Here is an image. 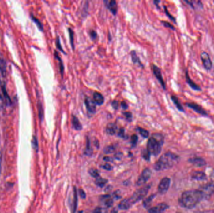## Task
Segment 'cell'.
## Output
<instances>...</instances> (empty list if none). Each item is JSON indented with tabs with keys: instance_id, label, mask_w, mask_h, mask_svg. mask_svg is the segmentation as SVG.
<instances>
[{
	"instance_id": "29",
	"label": "cell",
	"mask_w": 214,
	"mask_h": 213,
	"mask_svg": "<svg viewBox=\"0 0 214 213\" xmlns=\"http://www.w3.org/2000/svg\"><path fill=\"white\" fill-rule=\"evenodd\" d=\"M54 56H55V57L59 61V65H60V73L62 74V76H63V73H64V65H63V61L61 59V58L59 56V54L58 53H57L56 51H54Z\"/></svg>"
},
{
	"instance_id": "24",
	"label": "cell",
	"mask_w": 214,
	"mask_h": 213,
	"mask_svg": "<svg viewBox=\"0 0 214 213\" xmlns=\"http://www.w3.org/2000/svg\"><path fill=\"white\" fill-rule=\"evenodd\" d=\"M2 91L3 93V98L5 102V104L7 105H11V99L9 96H8L6 88H5V85L4 84H2Z\"/></svg>"
},
{
	"instance_id": "25",
	"label": "cell",
	"mask_w": 214,
	"mask_h": 213,
	"mask_svg": "<svg viewBox=\"0 0 214 213\" xmlns=\"http://www.w3.org/2000/svg\"><path fill=\"white\" fill-rule=\"evenodd\" d=\"M73 201L72 204V213H75L77 205H78V196H77V191L76 188L75 187L73 189Z\"/></svg>"
},
{
	"instance_id": "46",
	"label": "cell",
	"mask_w": 214,
	"mask_h": 213,
	"mask_svg": "<svg viewBox=\"0 0 214 213\" xmlns=\"http://www.w3.org/2000/svg\"><path fill=\"white\" fill-rule=\"evenodd\" d=\"M118 136L120 138H124L125 137V130L124 128H121L118 132Z\"/></svg>"
},
{
	"instance_id": "18",
	"label": "cell",
	"mask_w": 214,
	"mask_h": 213,
	"mask_svg": "<svg viewBox=\"0 0 214 213\" xmlns=\"http://www.w3.org/2000/svg\"><path fill=\"white\" fill-rule=\"evenodd\" d=\"M191 177L197 181H204L207 179L206 174L202 171H194L192 173Z\"/></svg>"
},
{
	"instance_id": "28",
	"label": "cell",
	"mask_w": 214,
	"mask_h": 213,
	"mask_svg": "<svg viewBox=\"0 0 214 213\" xmlns=\"http://www.w3.org/2000/svg\"><path fill=\"white\" fill-rule=\"evenodd\" d=\"M155 197V194H152L150 196H149L148 198H147L146 200L143 203V205L145 207V208H148L152 203V202L153 201V200H154V198Z\"/></svg>"
},
{
	"instance_id": "27",
	"label": "cell",
	"mask_w": 214,
	"mask_h": 213,
	"mask_svg": "<svg viewBox=\"0 0 214 213\" xmlns=\"http://www.w3.org/2000/svg\"><path fill=\"white\" fill-rule=\"evenodd\" d=\"M185 2L188 3L189 5H190L193 9H199V8H201L203 7L202 2H199V1H196V2L186 1Z\"/></svg>"
},
{
	"instance_id": "51",
	"label": "cell",
	"mask_w": 214,
	"mask_h": 213,
	"mask_svg": "<svg viewBox=\"0 0 214 213\" xmlns=\"http://www.w3.org/2000/svg\"><path fill=\"white\" fill-rule=\"evenodd\" d=\"M93 213H102V208L101 207H96Z\"/></svg>"
},
{
	"instance_id": "38",
	"label": "cell",
	"mask_w": 214,
	"mask_h": 213,
	"mask_svg": "<svg viewBox=\"0 0 214 213\" xmlns=\"http://www.w3.org/2000/svg\"><path fill=\"white\" fill-rule=\"evenodd\" d=\"M32 19H33V21H34V22L36 24V25L38 26V27L39 29L40 30L43 31V24H42L39 21V20H38L37 18H36L34 17H32Z\"/></svg>"
},
{
	"instance_id": "52",
	"label": "cell",
	"mask_w": 214,
	"mask_h": 213,
	"mask_svg": "<svg viewBox=\"0 0 214 213\" xmlns=\"http://www.w3.org/2000/svg\"><path fill=\"white\" fill-rule=\"evenodd\" d=\"M2 159H3V156L2 152H0V174H1L2 172Z\"/></svg>"
},
{
	"instance_id": "14",
	"label": "cell",
	"mask_w": 214,
	"mask_h": 213,
	"mask_svg": "<svg viewBox=\"0 0 214 213\" xmlns=\"http://www.w3.org/2000/svg\"><path fill=\"white\" fill-rule=\"evenodd\" d=\"M93 101L96 105L98 106H101L104 103L105 98L100 93L96 92V91L93 94Z\"/></svg>"
},
{
	"instance_id": "33",
	"label": "cell",
	"mask_w": 214,
	"mask_h": 213,
	"mask_svg": "<svg viewBox=\"0 0 214 213\" xmlns=\"http://www.w3.org/2000/svg\"><path fill=\"white\" fill-rule=\"evenodd\" d=\"M32 145L33 149L37 152L38 151V142L36 136L33 137V139L32 141Z\"/></svg>"
},
{
	"instance_id": "39",
	"label": "cell",
	"mask_w": 214,
	"mask_h": 213,
	"mask_svg": "<svg viewBox=\"0 0 214 213\" xmlns=\"http://www.w3.org/2000/svg\"><path fill=\"white\" fill-rule=\"evenodd\" d=\"M141 155H142V157L144 158V159H145L146 160H149L150 154L149 153V152L148 151L147 149L143 151V152L141 153Z\"/></svg>"
},
{
	"instance_id": "13",
	"label": "cell",
	"mask_w": 214,
	"mask_h": 213,
	"mask_svg": "<svg viewBox=\"0 0 214 213\" xmlns=\"http://www.w3.org/2000/svg\"><path fill=\"white\" fill-rule=\"evenodd\" d=\"M189 163L197 167H202L206 165L205 161L201 157H193L189 160Z\"/></svg>"
},
{
	"instance_id": "41",
	"label": "cell",
	"mask_w": 214,
	"mask_h": 213,
	"mask_svg": "<svg viewBox=\"0 0 214 213\" xmlns=\"http://www.w3.org/2000/svg\"><path fill=\"white\" fill-rule=\"evenodd\" d=\"M131 140H132V146L134 147L136 146L137 141H138V136L136 134H133L131 137Z\"/></svg>"
},
{
	"instance_id": "16",
	"label": "cell",
	"mask_w": 214,
	"mask_h": 213,
	"mask_svg": "<svg viewBox=\"0 0 214 213\" xmlns=\"http://www.w3.org/2000/svg\"><path fill=\"white\" fill-rule=\"evenodd\" d=\"M100 200L102 203L106 207H110L113 205V200L110 195H104L101 196Z\"/></svg>"
},
{
	"instance_id": "11",
	"label": "cell",
	"mask_w": 214,
	"mask_h": 213,
	"mask_svg": "<svg viewBox=\"0 0 214 213\" xmlns=\"http://www.w3.org/2000/svg\"><path fill=\"white\" fill-rule=\"evenodd\" d=\"M168 205L166 203H160L157 206L148 209L149 213H163L168 208Z\"/></svg>"
},
{
	"instance_id": "53",
	"label": "cell",
	"mask_w": 214,
	"mask_h": 213,
	"mask_svg": "<svg viewBox=\"0 0 214 213\" xmlns=\"http://www.w3.org/2000/svg\"><path fill=\"white\" fill-rule=\"evenodd\" d=\"M121 106L123 109H126L128 108V105L126 103L125 101H122L121 103Z\"/></svg>"
},
{
	"instance_id": "30",
	"label": "cell",
	"mask_w": 214,
	"mask_h": 213,
	"mask_svg": "<svg viewBox=\"0 0 214 213\" xmlns=\"http://www.w3.org/2000/svg\"><path fill=\"white\" fill-rule=\"evenodd\" d=\"M131 56H132V61L135 63V64H140V66H142L140 61V59L138 57V56L136 53V52L135 51H132L131 52Z\"/></svg>"
},
{
	"instance_id": "8",
	"label": "cell",
	"mask_w": 214,
	"mask_h": 213,
	"mask_svg": "<svg viewBox=\"0 0 214 213\" xmlns=\"http://www.w3.org/2000/svg\"><path fill=\"white\" fill-rule=\"evenodd\" d=\"M185 105H186V106L188 108L192 109L193 111L198 113V114L204 116H208V113L206 112V111L201 105H198L197 103L192 102V103H187Z\"/></svg>"
},
{
	"instance_id": "50",
	"label": "cell",
	"mask_w": 214,
	"mask_h": 213,
	"mask_svg": "<svg viewBox=\"0 0 214 213\" xmlns=\"http://www.w3.org/2000/svg\"><path fill=\"white\" fill-rule=\"evenodd\" d=\"M90 36L92 39H96V38L97 37V33L94 30H92L90 31Z\"/></svg>"
},
{
	"instance_id": "48",
	"label": "cell",
	"mask_w": 214,
	"mask_h": 213,
	"mask_svg": "<svg viewBox=\"0 0 214 213\" xmlns=\"http://www.w3.org/2000/svg\"><path fill=\"white\" fill-rule=\"evenodd\" d=\"M165 13L167 14V16L171 19V20H172V21H174V22H175V19L172 17V16H171V15H170V14L168 13V10H167V8L165 6Z\"/></svg>"
},
{
	"instance_id": "49",
	"label": "cell",
	"mask_w": 214,
	"mask_h": 213,
	"mask_svg": "<svg viewBox=\"0 0 214 213\" xmlns=\"http://www.w3.org/2000/svg\"><path fill=\"white\" fill-rule=\"evenodd\" d=\"M79 194H80V196L81 198L84 199L85 197H86V194H85V193L84 192V191L83 189H79Z\"/></svg>"
},
{
	"instance_id": "43",
	"label": "cell",
	"mask_w": 214,
	"mask_h": 213,
	"mask_svg": "<svg viewBox=\"0 0 214 213\" xmlns=\"http://www.w3.org/2000/svg\"><path fill=\"white\" fill-rule=\"evenodd\" d=\"M162 23H163V24L165 26V27H167V28H170V29H172V30H175V28L174 27V26L173 25H172V24H171L170 23H168V22H167V21H162Z\"/></svg>"
},
{
	"instance_id": "55",
	"label": "cell",
	"mask_w": 214,
	"mask_h": 213,
	"mask_svg": "<svg viewBox=\"0 0 214 213\" xmlns=\"http://www.w3.org/2000/svg\"><path fill=\"white\" fill-rule=\"evenodd\" d=\"M177 213H180V212H177Z\"/></svg>"
},
{
	"instance_id": "1",
	"label": "cell",
	"mask_w": 214,
	"mask_h": 213,
	"mask_svg": "<svg viewBox=\"0 0 214 213\" xmlns=\"http://www.w3.org/2000/svg\"><path fill=\"white\" fill-rule=\"evenodd\" d=\"M203 200V196L198 189L185 191L179 199V204L181 206L192 209Z\"/></svg>"
},
{
	"instance_id": "9",
	"label": "cell",
	"mask_w": 214,
	"mask_h": 213,
	"mask_svg": "<svg viewBox=\"0 0 214 213\" xmlns=\"http://www.w3.org/2000/svg\"><path fill=\"white\" fill-rule=\"evenodd\" d=\"M201 58L202 60V62L204 68L207 70H210L212 68V62L210 58L209 54L207 52H202L201 54Z\"/></svg>"
},
{
	"instance_id": "10",
	"label": "cell",
	"mask_w": 214,
	"mask_h": 213,
	"mask_svg": "<svg viewBox=\"0 0 214 213\" xmlns=\"http://www.w3.org/2000/svg\"><path fill=\"white\" fill-rule=\"evenodd\" d=\"M170 184V179L168 178H163L159 185L158 190L160 194H165L168 190Z\"/></svg>"
},
{
	"instance_id": "7",
	"label": "cell",
	"mask_w": 214,
	"mask_h": 213,
	"mask_svg": "<svg viewBox=\"0 0 214 213\" xmlns=\"http://www.w3.org/2000/svg\"><path fill=\"white\" fill-rule=\"evenodd\" d=\"M151 67H152V72H153L155 76L156 77V79H158L159 83L161 84L164 90H165L166 89L165 83L164 82V80H163V76H162V72H161L160 69L158 66H156V65H155L153 64H152Z\"/></svg>"
},
{
	"instance_id": "22",
	"label": "cell",
	"mask_w": 214,
	"mask_h": 213,
	"mask_svg": "<svg viewBox=\"0 0 214 213\" xmlns=\"http://www.w3.org/2000/svg\"><path fill=\"white\" fill-rule=\"evenodd\" d=\"M131 204L128 201V199H125V200H122L118 204V207L120 209L122 210H126L129 209L131 207Z\"/></svg>"
},
{
	"instance_id": "12",
	"label": "cell",
	"mask_w": 214,
	"mask_h": 213,
	"mask_svg": "<svg viewBox=\"0 0 214 213\" xmlns=\"http://www.w3.org/2000/svg\"><path fill=\"white\" fill-rule=\"evenodd\" d=\"M84 104L86 105V108L87 110L92 113H94L96 111V104L94 102L92 99L89 97H85Z\"/></svg>"
},
{
	"instance_id": "2",
	"label": "cell",
	"mask_w": 214,
	"mask_h": 213,
	"mask_svg": "<svg viewBox=\"0 0 214 213\" xmlns=\"http://www.w3.org/2000/svg\"><path fill=\"white\" fill-rule=\"evenodd\" d=\"M179 156L172 152H167L163 154L155 165L156 171L167 169L174 166L179 161Z\"/></svg>"
},
{
	"instance_id": "35",
	"label": "cell",
	"mask_w": 214,
	"mask_h": 213,
	"mask_svg": "<svg viewBox=\"0 0 214 213\" xmlns=\"http://www.w3.org/2000/svg\"><path fill=\"white\" fill-rule=\"evenodd\" d=\"M85 154L87 155L90 156L92 154V149L90 148V140L88 138H87V146H86V149H85Z\"/></svg>"
},
{
	"instance_id": "36",
	"label": "cell",
	"mask_w": 214,
	"mask_h": 213,
	"mask_svg": "<svg viewBox=\"0 0 214 213\" xmlns=\"http://www.w3.org/2000/svg\"><path fill=\"white\" fill-rule=\"evenodd\" d=\"M115 148L113 146H108L104 149V152L105 154H110L115 151Z\"/></svg>"
},
{
	"instance_id": "3",
	"label": "cell",
	"mask_w": 214,
	"mask_h": 213,
	"mask_svg": "<svg viewBox=\"0 0 214 213\" xmlns=\"http://www.w3.org/2000/svg\"><path fill=\"white\" fill-rule=\"evenodd\" d=\"M163 141L164 138L161 134H153L147 143V150L149 153L153 156H158L161 152Z\"/></svg>"
},
{
	"instance_id": "19",
	"label": "cell",
	"mask_w": 214,
	"mask_h": 213,
	"mask_svg": "<svg viewBox=\"0 0 214 213\" xmlns=\"http://www.w3.org/2000/svg\"><path fill=\"white\" fill-rule=\"evenodd\" d=\"M106 6L114 15H116L117 13L118 6H117V2L115 1V0H111V1L109 2H107V5H106Z\"/></svg>"
},
{
	"instance_id": "26",
	"label": "cell",
	"mask_w": 214,
	"mask_h": 213,
	"mask_svg": "<svg viewBox=\"0 0 214 213\" xmlns=\"http://www.w3.org/2000/svg\"><path fill=\"white\" fill-rule=\"evenodd\" d=\"M107 182H108L107 179L102 178H99V177L97 178L95 180V184L99 188H103Z\"/></svg>"
},
{
	"instance_id": "17",
	"label": "cell",
	"mask_w": 214,
	"mask_h": 213,
	"mask_svg": "<svg viewBox=\"0 0 214 213\" xmlns=\"http://www.w3.org/2000/svg\"><path fill=\"white\" fill-rule=\"evenodd\" d=\"M117 126L115 123H108L106 127V132L109 135H114L115 134L117 131Z\"/></svg>"
},
{
	"instance_id": "4",
	"label": "cell",
	"mask_w": 214,
	"mask_h": 213,
	"mask_svg": "<svg viewBox=\"0 0 214 213\" xmlns=\"http://www.w3.org/2000/svg\"><path fill=\"white\" fill-rule=\"evenodd\" d=\"M151 187V184H148L147 186H145L144 188H141L138 190H137L132 196L128 199L131 206H133L134 204H135L137 202L140 201L143 198L146 196L148 192L149 191Z\"/></svg>"
},
{
	"instance_id": "15",
	"label": "cell",
	"mask_w": 214,
	"mask_h": 213,
	"mask_svg": "<svg viewBox=\"0 0 214 213\" xmlns=\"http://www.w3.org/2000/svg\"><path fill=\"white\" fill-rule=\"evenodd\" d=\"M185 79H186L187 83L189 84V86L192 89H193V90H195V91H201V88L192 80V79L190 78V77L189 76V75L188 74L187 71L186 72V73H185Z\"/></svg>"
},
{
	"instance_id": "20",
	"label": "cell",
	"mask_w": 214,
	"mask_h": 213,
	"mask_svg": "<svg viewBox=\"0 0 214 213\" xmlns=\"http://www.w3.org/2000/svg\"><path fill=\"white\" fill-rule=\"evenodd\" d=\"M6 62L3 54L0 53V73L3 76L6 73Z\"/></svg>"
},
{
	"instance_id": "23",
	"label": "cell",
	"mask_w": 214,
	"mask_h": 213,
	"mask_svg": "<svg viewBox=\"0 0 214 213\" xmlns=\"http://www.w3.org/2000/svg\"><path fill=\"white\" fill-rule=\"evenodd\" d=\"M171 99H172V101L174 102V103L175 105L176 106L177 108L180 111L183 112V111H184V108H183V106L182 105L181 103L180 102L177 96L173 95V96H171Z\"/></svg>"
},
{
	"instance_id": "40",
	"label": "cell",
	"mask_w": 214,
	"mask_h": 213,
	"mask_svg": "<svg viewBox=\"0 0 214 213\" xmlns=\"http://www.w3.org/2000/svg\"><path fill=\"white\" fill-rule=\"evenodd\" d=\"M123 115L126 118V119L128 121H131L132 119V114L130 112H123Z\"/></svg>"
},
{
	"instance_id": "45",
	"label": "cell",
	"mask_w": 214,
	"mask_h": 213,
	"mask_svg": "<svg viewBox=\"0 0 214 213\" xmlns=\"http://www.w3.org/2000/svg\"><path fill=\"white\" fill-rule=\"evenodd\" d=\"M111 106L115 109H118V107H119V103L117 101L115 100L111 103Z\"/></svg>"
},
{
	"instance_id": "32",
	"label": "cell",
	"mask_w": 214,
	"mask_h": 213,
	"mask_svg": "<svg viewBox=\"0 0 214 213\" xmlns=\"http://www.w3.org/2000/svg\"><path fill=\"white\" fill-rule=\"evenodd\" d=\"M68 33H69V35L71 47L73 48V49H74L75 48V46H74V32H73V30H71V28H68Z\"/></svg>"
},
{
	"instance_id": "6",
	"label": "cell",
	"mask_w": 214,
	"mask_h": 213,
	"mask_svg": "<svg viewBox=\"0 0 214 213\" xmlns=\"http://www.w3.org/2000/svg\"><path fill=\"white\" fill-rule=\"evenodd\" d=\"M152 175V171L151 170L148 168L145 169L144 171H142L141 175L140 176L138 181H137L136 184L138 186H140L143 184H145L147 181H148V179L150 178Z\"/></svg>"
},
{
	"instance_id": "5",
	"label": "cell",
	"mask_w": 214,
	"mask_h": 213,
	"mask_svg": "<svg viewBox=\"0 0 214 213\" xmlns=\"http://www.w3.org/2000/svg\"><path fill=\"white\" fill-rule=\"evenodd\" d=\"M201 191L204 199H208L214 194V184L212 182H209L201 186L198 189Z\"/></svg>"
},
{
	"instance_id": "37",
	"label": "cell",
	"mask_w": 214,
	"mask_h": 213,
	"mask_svg": "<svg viewBox=\"0 0 214 213\" xmlns=\"http://www.w3.org/2000/svg\"><path fill=\"white\" fill-rule=\"evenodd\" d=\"M56 45L57 48H58L60 51H61L62 52L65 53V51H64V50H63V48H62V46H61V42H60V37H59V36H57V38H56Z\"/></svg>"
},
{
	"instance_id": "31",
	"label": "cell",
	"mask_w": 214,
	"mask_h": 213,
	"mask_svg": "<svg viewBox=\"0 0 214 213\" xmlns=\"http://www.w3.org/2000/svg\"><path fill=\"white\" fill-rule=\"evenodd\" d=\"M137 130L138 131L139 133L140 134V135L142 137H144V138H148L150 133H149V132L147 130H145L144 128H141V127H137Z\"/></svg>"
},
{
	"instance_id": "34",
	"label": "cell",
	"mask_w": 214,
	"mask_h": 213,
	"mask_svg": "<svg viewBox=\"0 0 214 213\" xmlns=\"http://www.w3.org/2000/svg\"><path fill=\"white\" fill-rule=\"evenodd\" d=\"M89 174L93 178H97L99 176V171H98L97 169H93V168H92L89 170Z\"/></svg>"
},
{
	"instance_id": "47",
	"label": "cell",
	"mask_w": 214,
	"mask_h": 213,
	"mask_svg": "<svg viewBox=\"0 0 214 213\" xmlns=\"http://www.w3.org/2000/svg\"><path fill=\"white\" fill-rule=\"evenodd\" d=\"M5 105V102L4 100V98L0 94V109H2L4 107V105Z\"/></svg>"
},
{
	"instance_id": "54",
	"label": "cell",
	"mask_w": 214,
	"mask_h": 213,
	"mask_svg": "<svg viewBox=\"0 0 214 213\" xmlns=\"http://www.w3.org/2000/svg\"><path fill=\"white\" fill-rule=\"evenodd\" d=\"M117 212H118V211H117V209H113L111 211L110 213H117Z\"/></svg>"
},
{
	"instance_id": "21",
	"label": "cell",
	"mask_w": 214,
	"mask_h": 213,
	"mask_svg": "<svg viewBox=\"0 0 214 213\" xmlns=\"http://www.w3.org/2000/svg\"><path fill=\"white\" fill-rule=\"evenodd\" d=\"M71 123H72L73 127L77 131H80L82 129V125L79 121L78 118L75 116V115H72V120H71Z\"/></svg>"
},
{
	"instance_id": "44",
	"label": "cell",
	"mask_w": 214,
	"mask_h": 213,
	"mask_svg": "<svg viewBox=\"0 0 214 213\" xmlns=\"http://www.w3.org/2000/svg\"><path fill=\"white\" fill-rule=\"evenodd\" d=\"M102 168L106 169V170H108V171H110V170H111L112 169V167L109 164V163H105L104 165L102 166Z\"/></svg>"
},
{
	"instance_id": "42",
	"label": "cell",
	"mask_w": 214,
	"mask_h": 213,
	"mask_svg": "<svg viewBox=\"0 0 214 213\" xmlns=\"http://www.w3.org/2000/svg\"><path fill=\"white\" fill-rule=\"evenodd\" d=\"M38 109H39V116L41 119H43V108L41 103H38Z\"/></svg>"
}]
</instances>
